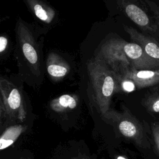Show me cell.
I'll return each instance as SVG.
<instances>
[{
	"mask_svg": "<svg viewBox=\"0 0 159 159\" xmlns=\"http://www.w3.org/2000/svg\"><path fill=\"white\" fill-rule=\"evenodd\" d=\"M88 91L101 115L107 119L111 111V101L116 93L114 72L102 60L93 57L86 65Z\"/></svg>",
	"mask_w": 159,
	"mask_h": 159,
	"instance_id": "1",
	"label": "cell"
},
{
	"mask_svg": "<svg viewBox=\"0 0 159 159\" xmlns=\"http://www.w3.org/2000/svg\"><path fill=\"white\" fill-rule=\"evenodd\" d=\"M0 123L1 126L24 122L27 117L25 101L20 89L1 77L0 80Z\"/></svg>",
	"mask_w": 159,
	"mask_h": 159,
	"instance_id": "2",
	"label": "cell"
},
{
	"mask_svg": "<svg viewBox=\"0 0 159 159\" xmlns=\"http://www.w3.org/2000/svg\"><path fill=\"white\" fill-rule=\"evenodd\" d=\"M124 40L119 38H111L101 45L95 57L99 58L114 72L124 74L131 65L124 50Z\"/></svg>",
	"mask_w": 159,
	"mask_h": 159,
	"instance_id": "3",
	"label": "cell"
},
{
	"mask_svg": "<svg viewBox=\"0 0 159 159\" xmlns=\"http://www.w3.org/2000/svg\"><path fill=\"white\" fill-rule=\"evenodd\" d=\"M107 119L114 123L118 130L127 139H130L139 145L143 143L142 129L137 120L131 115L127 109L121 112L111 110Z\"/></svg>",
	"mask_w": 159,
	"mask_h": 159,
	"instance_id": "4",
	"label": "cell"
},
{
	"mask_svg": "<svg viewBox=\"0 0 159 159\" xmlns=\"http://www.w3.org/2000/svg\"><path fill=\"white\" fill-rule=\"evenodd\" d=\"M18 44L25 61L35 74L39 73V55L32 34L23 22L19 19L17 25Z\"/></svg>",
	"mask_w": 159,
	"mask_h": 159,
	"instance_id": "5",
	"label": "cell"
},
{
	"mask_svg": "<svg viewBox=\"0 0 159 159\" xmlns=\"http://www.w3.org/2000/svg\"><path fill=\"white\" fill-rule=\"evenodd\" d=\"M124 50L132 68L136 70H150L159 66V60L150 57L136 43H129L124 40Z\"/></svg>",
	"mask_w": 159,
	"mask_h": 159,
	"instance_id": "6",
	"label": "cell"
},
{
	"mask_svg": "<svg viewBox=\"0 0 159 159\" xmlns=\"http://www.w3.org/2000/svg\"><path fill=\"white\" fill-rule=\"evenodd\" d=\"M46 65L49 76L55 81L60 80L70 71V66L67 61L54 52L48 55Z\"/></svg>",
	"mask_w": 159,
	"mask_h": 159,
	"instance_id": "7",
	"label": "cell"
},
{
	"mask_svg": "<svg viewBox=\"0 0 159 159\" xmlns=\"http://www.w3.org/2000/svg\"><path fill=\"white\" fill-rule=\"evenodd\" d=\"M122 75L131 79L139 88L146 87L159 81V70H136L131 67Z\"/></svg>",
	"mask_w": 159,
	"mask_h": 159,
	"instance_id": "8",
	"label": "cell"
},
{
	"mask_svg": "<svg viewBox=\"0 0 159 159\" xmlns=\"http://www.w3.org/2000/svg\"><path fill=\"white\" fill-rule=\"evenodd\" d=\"M124 27L134 42L139 45L150 57L159 60V46L155 42L131 27Z\"/></svg>",
	"mask_w": 159,
	"mask_h": 159,
	"instance_id": "9",
	"label": "cell"
},
{
	"mask_svg": "<svg viewBox=\"0 0 159 159\" xmlns=\"http://www.w3.org/2000/svg\"><path fill=\"white\" fill-rule=\"evenodd\" d=\"M29 8L35 16L45 23L50 24L54 19L55 12L41 0H25Z\"/></svg>",
	"mask_w": 159,
	"mask_h": 159,
	"instance_id": "10",
	"label": "cell"
},
{
	"mask_svg": "<svg viewBox=\"0 0 159 159\" xmlns=\"http://www.w3.org/2000/svg\"><path fill=\"white\" fill-rule=\"evenodd\" d=\"M78 97L72 94H63L50 102V108L58 113L65 112L75 109L78 104Z\"/></svg>",
	"mask_w": 159,
	"mask_h": 159,
	"instance_id": "11",
	"label": "cell"
},
{
	"mask_svg": "<svg viewBox=\"0 0 159 159\" xmlns=\"http://www.w3.org/2000/svg\"><path fill=\"white\" fill-rule=\"evenodd\" d=\"M26 129L21 124L9 125L3 131L0 138V149L2 150L11 145Z\"/></svg>",
	"mask_w": 159,
	"mask_h": 159,
	"instance_id": "12",
	"label": "cell"
},
{
	"mask_svg": "<svg viewBox=\"0 0 159 159\" xmlns=\"http://www.w3.org/2000/svg\"><path fill=\"white\" fill-rule=\"evenodd\" d=\"M125 11L127 16L137 25L146 27L149 24V18L146 13L137 6L129 4L125 6Z\"/></svg>",
	"mask_w": 159,
	"mask_h": 159,
	"instance_id": "13",
	"label": "cell"
},
{
	"mask_svg": "<svg viewBox=\"0 0 159 159\" xmlns=\"http://www.w3.org/2000/svg\"><path fill=\"white\" fill-rule=\"evenodd\" d=\"M116 79V93L124 91L130 93L135 90V84L130 78L120 73H114Z\"/></svg>",
	"mask_w": 159,
	"mask_h": 159,
	"instance_id": "14",
	"label": "cell"
},
{
	"mask_svg": "<svg viewBox=\"0 0 159 159\" xmlns=\"http://www.w3.org/2000/svg\"><path fill=\"white\" fill-rule=\"evenodd\" d=\"M152 131L157 150L159 153V123L153 124L152 125Z\"/></svg>",
	"mask_w": 159,
	"mask_h": 159,
	"instance_id": "15",
	"label": "cell"
},
{
	"mask_svg": "<svg viewBox=\"0 0 159 159\" xmlns=\"http://www.w3.org/2000/svg\"><path fill=\"white\" fill-rule=\"evenodd\" d=\"M7 39L4 36L0 37V53L2 54L6 49L7 46Z\"/></svg>",
	"mask_w": 159,
	"mask_h": 159,
	"instance_id": "16",
	"label": "cell"
},
{
	"mask_svg": "<svg viewBox=\"0 0 159 159\" xmlns=\"http://www.w3.org/2000/svg\"><path fill=\"white\" fill-rule=\"evenodd\" d=\"M152 110L155 112H159V99L155 101L152 104Z\"/></svg>",
	"mask_w": 159,
	"mask_h": 159,
	"instance_id": "17",
	"label": "cell"
},
{
	"mask_svg": "<svg viewBox=\"0 0 159 159\" xmlns=\"http://www.w3.org/2000/svg\"><path fill=\"white\" fill-rule=\"evenodd\" d=\"M70 159H91L89 157L84 155H78L76 157H73Z\"/></svg>",
	"mask_w": 159,
	"mask_h": 159,
	"instance_id": "18",
	"label": "cell"
},
{
	"mask_svg": "<svg viewBox=\"0 0 159 159\" xmlns=\"http://www.w3.org/2000/svg\"><path fill=\"white\" fill-rule=\"evenodd\" d=\"M116 159H127V158L124 157H122V156H118Z\"/></svg>",
	"mask_w": 159,
	"mask_h": 159,
	"instance_id": "19",
	"label": "cell"
},
{
	"mask_svg": "<svg viewBox=\"0 0 159 159\" xmlns=\"http://www.w3.org/2000/svg\"><path fill=\"white\" fill-rule=\"evenodd\" d=\"M19 159H29V158H25V157H21V158H19Z\"/></svg>",
	"mask_w": 159,
	"mask_h": 159,
	"instance_id": "20",
	"label": "cell"
}]
</instances>
